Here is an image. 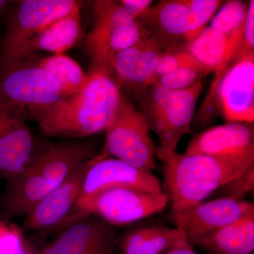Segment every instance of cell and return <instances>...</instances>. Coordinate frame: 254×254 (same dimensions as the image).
Returning a JSON list of instances; mask_svg holds the SVG:
<instances>
[{
    "label": "cell",
    "mask_w": 254,
    "mask_h": 254,
    "mask_svg": "<svg viewBox=\"0 0 254 254\" xmlns=\"http://www.w3.org/2000/svg\"><path fill=\"white\" fill-rule=\"evenodd\" d=\"M98 154L91 141L59 142L45 145L22 173L7 181L1 199L3 217H24L78 168Z\"/></svg>",
    "instance_id": "3"
},
{
    "label": "cell",
    "mask_w": 254,
    "mask_h": 254,
    "mask_svg": "<svg viewBox=\"0 0 254 254\" xmlns=\"http://www.w3.org/2000/svg\"><path fill=\"white\" fill-rule=\"evenodd\" d=\"M11 4V1L6 0H0V16L4 13L7 6Z\"/></svg>",
    "instance_id": "33"
},
{
    "label": "cell",
    "mask_w": 254,
    "mask_h": 254,
    "mask_svg": "<svg viewBox=\"0 0 254 254\" xmlns=\"http://www.w3.org/2000/svg\"><path fill=\"white\" fill-rule=\"evenodd\" d=\"M252 214L254 205L251 202L222 196L197 205L182 230L188 243L193 247L215 232Z\"/></svg>",
    "instance_id": "17"
},
{
    "label": "cell",
    "mask_w": 254,
    "mask_h": 254,
    "mask_svg": "<svg viewBox=\"0 0 254 254\" xmlns=\"http://www.w3.org/2000/svg\"><path fill=\"white\" fill-rule=\"evenodd\" d=\"M247 9L248 6L243 1H227L212 18L209 26L226 34L236 33L244 27Z\"/></svg>",
    "instance_id": "24"
},
{
    "label": "cell",
    "mask_w": 254,
    "mask_h": 254,
    "mask_svg": "<svg viewBox=\"0 0 254 254\" xmlns=\"http://www.w3.org/2000/svg\"><path fill=\"white\" fill-rule=\"evenodd\" d=\"M37 63L58 82L64 98L81 91L89 78L79 64L65 54L52 55Z\"/></svg>",
    "instance_id": "23"
},
{
    "label": "cell",
    "mask_w": 254,
    "mask_h": 254,
    "mask_svg": "<svg viewBox=\"0 0 254 254\" xmlns=\"http://www.w3.org/2000/svg\"><path fill=\"white\" fill-rule=\"evenodd\" d=\"M138 21L145 32L158 40L164 52L185 46L197 36L185 0L160 1Z\"/></svg>",
    "instance_id": "16"
},
{
    "label": "cell",
    "mask_w": 254,
    "mask_h": 254,
    "mask_svg": "<svg viewBox=\"0 0 254 254\" xmlns=\"http://www.w3.org/2000/svg\"><path fill=\"white\" fill-rule=\"evenodd\" d=\"M78 93L60 100L38 123L48 137L84 138L105 131L123 93L113 71L93 65Z\"/></svg>",
    "instance_id": "2"
},
{
    "label": "cell",
    "mask_w": 254,
    "mask_h": 254,
    "mask_svg": "<svg viewBox=\"0 0 254 254\" xmlns=\"http://www.w3.org/2000/svg\"><path fill=\"white\" fill-rule=\"evenodd\" d=\"M193 16L197 35L206 27L216 14L222 1L219 0H185Z\"/></svg>",
    "instance_id": "28"
},
{
    "label": "cell",
    "mask_w": 254,
    "mask_h": 254,
    "mask_svg": "<svg viewBox=\"0 0 254 254\" xmlns=\"http://www.w3.org/2000/svg\"><path fill=\"white\" fill-rule=\"evenodd\" d=\"M105 142L101 157H110L145 171L156 168V151L149 127L140 110L125 95L105 130Z\"/></svg>",
    "instance_id": "6"
},
{
    "label": "cell",
    "mask_w": 254,
    "mask_h": 254,
    "mask_svg": "<svg viewBox=\"0 0 254 254\" xmlns=\"http://www.w3.org/2000/svg\"><path fill=\"white\" fill-rule=\"evenodd\" d=\"M189 155L235 160H254L253 124L226 123L196 133L188 143Z\"/></svg>",
    "instance_id": "15"
},
{
    "label": "cell",
    "mask_w": 254,
    "mask_h": 254,
    "mask_svg": "<svg viewBox=\"0 0 254 254\" xmlns=\"http://www.w3.org/2000/svg\"><path fill=\"white\" fill-rule=\"evenodd\" d=\"M169 202L165 192L153 193L127 187L110 189L91 200L80 220L93 215L111 226H123L161 213Z\"/></svg>",
    "instance_id": "11"
},
{
    "label": "cell",
    "mask_w": 254,
    "mask_h": 254,
    "mask_svg": "<svg viewBox=\"0 0 254 254\" xmlns=\"http://www.w3.org/2000/svg\"><path fill=\"white\" fill-rule=\"evenodd\" d=\"M91 160L76 169L59 187L33 207L24 216L21 227L23 232H47L63 228L74 210Z\"/></svg>",
    "instance_id": "12"
},
{
    "label": "cell",
    "mask_w": 254,
    "mask_h": 254,
    "mask_svg": "<svg viewBox=\"0 0 254 254\" xmlns=\"http://www.w3.org/2000/svg\"><path fill=\"white\" fill-rule=\"evenodd\" d=\"M254 168L222 188L225 189V195L223 196L231 197L236 199L245 200L244 197L254 190ZM221 188V189H222Z\"/></svg>",
    "instance_id": "29"
},
{
    "label": "cell",
    "mask_w": 254,
    "mask_h": 254,
    "mask_svg": "<svg viewBox=\"0 0 254 254\" xmlns=\"http://www.w3.org/2000/svg\"><path fill=\"white\" fill-rule=\"evenodd\" d=\"M205 76L198 68L182 67L160 76L153 83L165 87L173 91L188 89Z\"/></svg>",
    "instance_id": "27"
},
{
    "label": "cell",
    "mask_w": 254,
    "mask_h": 254,
    "mask_svg": "<svg viewBox=\"0 0 254 254\" xmlns=\"http://www.w3.org/2000/svg\"><path fill=\"white\" fill-rule=\"evenodd\" d=\"M93 11L94 21L86 37V51L93 60V65L110 68V60L117 53L133 46L146 32L118 1H93Z\"/></svg>",
    "instance_id": "8"
},
{
    "label": "cell",
    "mask_w": 254,
    "mask_h": 254,
    "mask_svg": "<svg viewBox=\"0 0 254 254\" xmlns=\"http://www.w3.org/2000/svg\"><path fill=\"white\" fill-rule=\"evenodd\" d=\"M203 106L216 105L227 123L254 122V53L237 52L227 66L215 72Z\"/></svg>",
    "instance_id": "7"
},
{
    "label": "cell",
    "mask_w": 254,
    "mask_h": 254,
    "mask_svg": "<svg viewBox=\"0 0 254 254\" xmlns=\"http://www.w3.org/2000/svg\"><path fill=\"white\" fill-rule=\"evenodd\" d=\"M118 187L136 189L153 193L165 192L152 172L140 170L118 159L101 157L98 153L90 161L74 210L63 228L79 220L84 209L97 195Z\"/></svg>",
    "instance_id": "10"
},
{
    "label": "cell",
    "mask_w": 254,
    "mask_h": 254,
    "mask_svg": "<svg viewBox=\"0 0 254 254\" xmlns=\"http://www.w3.org/2000/svg\"><path fill=\"white\" fill-rule=\"evenodd\" d=\"M175 227L182 229L198 204L254 168V160H226L157 148Z\"/></svg>",
    "instance_id": "1"
},
{
    "label": "cell",
    "mask_w": 254,
    "mask_h": 254,
    "mask_svg": "<svg viewBox=\"0 0 254 254\" xmlns=\"http://www.w3.org/2000/svg\"><path fill=\"white\" fill-rule=\"evenodd\" d=\"M242 34L243 28L232 34H226L207 26L187 43L186 49L206 76L227 66L240 48Z\"/></svg>",
    "instance_id": "18"
},
{
    "label": "cell",
    "mask_w": 254,
    "mask_h": 254,
    "mask_svg": "<svg viewBox=\"0 0 254 254\" xmlns=\"http://www.w3.org/2000/svg\"><path fill=\"white\" fill-rule=\"evenodd\" d=\"M163 52L158 40L146 33L143 48L131 60L123 86L144 92L154 81L155 69Z\"/></svg>",
    "instance_id": "22"
},
{
    "label": "cell",
    "mask_w": 254,
    "mask_h": 254,
    "mask_svg": "<svg viewBox=\"0 0 254 254\" xmlns=\"http://www.w3.org/2000/svg\"><path fill=\"white\" fill-rule=\"evenodd\" d=\"M182 67L199 68L190 53L187 52L186 45L162 53L155 69L153 83L160 76Z\"/></svg>",
    "instance_id": "26"
},
{
    "label": "cell",
    "mask_w": 254,
    "mask_h": 254,
    "mask_svg": "<svg viewBox=\"0 0 254 254\" xmlns=\"http://www.w3.org/2000/svg\"><path fill=\"white\" fill-rule=\"evenodd\" d=\"M119 4L134 20H138L153 4L151 0H119Z\"/></svg>",
    "instance_id": "30"
},
{
    "label": "cell",
    "mask_w": 254,
    "mask_h": 254,
    "mask_svg": "<svg viewBox=\"0 0 254 254\" xmlns=\"http://www.w3.org/2000/svg\"><path fill=\"white\" fill-rule=\"evenodd\" d=\"M0 254H36L21 227L0 218Z\"/></svg>",
    "instance_id": "25"
},
{
    "label": "cell",
    "mask_w": 254,
    "mask_h": 254,
    "mask_svg": "<svg viewBox=\"0 0 254 254\" xmlns=\"http://www.w3.org/2000/svg\"><path fill=\"white\" fill-rule=\"evenodd\" d=\"M242 43L251 50H254V1H250L247 17L244 24Z\"/></svg>",
    "instance_id": "31"
},
{
    "label": "cell",
    "mask_w": 254,
    "mask_h": 254,
    "mask_svg": "<svg viewBox=\"0 0 254 254\" xmlns=\"http://www.w3.org/2000/svg\"><path fill=\"white\" fill-rule=\"evenodd\" d=\"M64 95L58 82L38 63L0 64V103L38 123Z\"/></svg>",
    "instance_id": "4"
},
{
    "label": "cell",
    "mask_w": 254,
    "mask_h": 254,
    "mask_svg": "<svg viewBox=\"0 0 254 254\" xmlns=\"http://www.w3.org/2000/svg\"><path fill=\"white\" fill-rule=\"evenodd\" d=\"M81 8H76L72 12L55 20L42 30L26 47L21 61L29 59L36 52L64 54L65 52L76 46L83 33Z\"/></svg>",
    "instance_id": "19"
},
{
    "label": "cell",
    "mask_w": 254,
    "mask_h": 254,
    "mask_svg": "<svg viewBox=\"0 0 254 254\" xmlns=\"http://www.w3.org/2000/svg\"><path fill=\"white\" fill-rule=\"evenodd\" d=\"M202 88L201 81L182 91L153 83L143 92L140 112L149 129L158 137L160 148L176 150L182 138L189 133Z\"/></svg>",
    "instance_id": "5"
},
{
    "label": "cell",
    "mask_w": 254,
    "mask_h": 254,
    "mask_svg": "<svg viewBox=\"0 0 254 254\" xmlns=\"http://www.w3.org/2000/svg\"><path fill=\"white\" fill-rule=\"evenodd\" d=\"M186 243L185 232L178 227H138L125 234L122 241V254H163Z\"/></svg>",
    "instance_id": "20"
},
{
    "label": "cell",
    "mask_w": 254,
    "mask_h": 254,
    "mask_svg": "<svg viewBox=\"0 0 254 254\" xmlns=\"http://www.w3.org/2000/svg\"><path fill=\"white\" fill-rule=\"evenodd\" d=\"M116 238L115 227L88 215L60 230L36 254H113Z\"/></svg>",
    "instance_id": "13"
},
{
    "label": "cell",
    "mask_w": 254,
    "mask_h": 254,
    "mask_svg": "<svg viewBox=\"0 0 254 254\" xmlns=\"http://www.w3.org/2000/svg\"><path fill=\"white\" fill-rule=\"evenodd\" d=\"M37 151L27 121L0 103V177L7 182L22 173Z\"/></svg>",
    "instance_id": "14"
},
{
    "label": "cell",
    "mask_w": 254,
    "mask_h": 254,
    "mask_svg": "<svg viewBox=\"0 0 254 254\" xmlns=\"http://www.w3.org/2000/svg\"><path fill=\"white\" fill-rule=\"evenodd\" d=\"M197 246L205 254H254V214L215 232Z\"/></svg>",
    "instance_id": "21"
},
{
    "label": "cell",
    "mask_w": 254,
    "mask_h": 254,
    "mask_svg": "<svg viewBox=\"0 0 254 254\" xmlns=\"http://www.w3.org/2000/svg\"><path fill=\"white\" fill-rule=\"evenodd\" d=\"M76 0H23L10 17L0 46V64L20 62L30 42L50 23L81 7Z\"/></svg>",
    "instance_id": "9"
},
{
    "label": "cell",
    "mask_w": 254,
    "mask_h": 254,
    "mask_svg": "<svg viewBox=\"0 0 254 254\" xmlns=\"http://www.w3.org/2000/svg\"><path fill=\"white\" fill-rule=\"evenodd\" d=\"M163 254H198L193 250V247L190 244L186 243L184 245L177 246L175 248L169 250Z\"/></svg>",
    "instance_id": "32"
}]
</instances>
